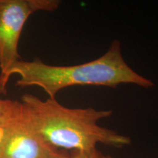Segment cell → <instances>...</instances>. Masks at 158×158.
Masks as SVG:
<instances>
[{"label":"cell","instance_id":"8992f818","mask_svg":"<svg viewBox=\"0 0 158 158\" xmlns=\"http://www.w3.org/2000/svg\"><path fill=\"white\" fill-rule=\"evenodd\" d=\"M21 101L0 99V125H4L14 117L21 110Z\"/></svg>","mask_w":158,"mask_h":158},{"label":"cell","instance_id":"3957f363","mask_svg":"<svg viewBox=\"0 0 158 158\" xmlns=\"http://www.w3.org/2000/svg\"><path fill=\"white\" fill-rule=\"evenodd\" d=\"M58 0H0V94H7L10 71L21 60L19 40L27 19L38 11L59 8Z\"/></svg>","mask_w":158,"mask_h":158},{"label":"cell","instance_id":"277c9868","mask_svg":"<svg viewBox=\"0 0 158 158\" xmlns=\"http://www.w3.org/2000/svg\"><path fill=\"white\" fill-rule=\"evenodd\" d=\"M2 126L0 158H51L56 150L36 131L23 104L19 113Z\"/></svg>","mask_w":158,"mask_h":158},{"label":"cell","instance_id":"6da1fadb","mask_svg":"<svg viewBox=\"0 0 158 158\" xmlns=\"http://www.w3.org/2000/svg\"><path fill=\"white\" fill-rule=\"evenodd\" d=\"M21 102L40 137L56 149L82 152L98 144L122 148L131 143L128 136L98 124L112 115L110 110L68 108L56 98L43 100L31 94H23Z\"/></svg>","mask_w":158,"mask_h":158},{"label":"cell","instance_id":"7a4b0ae2","mask_svg":"<svg viewBox=\"0 0 158 158\" xmlns=\"http://www.w3.org/2000/svg\"><path fill=\"white\" fill-rule=\"evenodd\" d=\"M13 75L20 76L15 83L17 86H38L49 98H56L60 91L75 86L116 87L120 84H134L142 88L155 86L150 79L138 74L125 62L117 40L103 55L90 62L56 66L45 64L37 58L32 61L20 60L12 68L10 76Z\"/></svg>","mask_w":158,"mask_h":158},{"label":"cell","instance_id":"5b68a950","mask_svg":"<svg viewBox=\"0 0 158 158\" xmlns=\"http://www.w3.org/2000/svg\"><path fill=\"white\" fill-rule=\"evenodd\" d=\"M51 158H116L111 155H106L99 151L98 148H94L87 151H73L70 153H65L56 149L53 152Z\"/></svg>","mask_w":158,"mask_h":158}]
</instances>
